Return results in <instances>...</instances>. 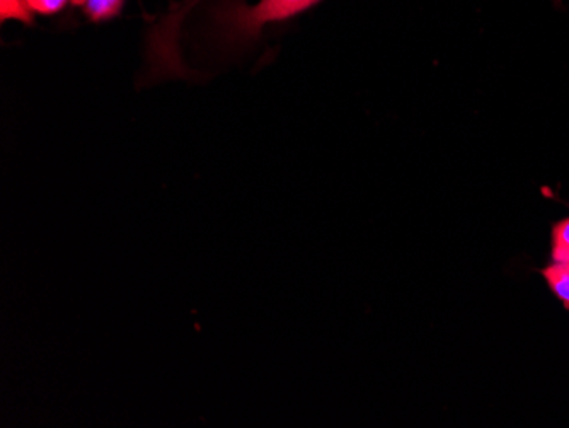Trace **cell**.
Returning a JSON list of instances; mask_svg holds the SVG:
<instances>
[{
    "instance_id": "obj_3",
    "label": "cell",
    "mask_w": 569,
    "mask_h": 428,
    "mask_svg": "<svg viewBox=\"0 0 569 428\" xmlns=\"http://www.w3.org/2000/svg\"><path fill=\"white\" fill-rule=\"evenodd\" d=\"M72 4L81 8L91 21L99 22L117 18L124 0H72Z\"/></svg>"
},
{
    "instance_id": "obj_2",
    "label": "cell",
    "mask_w": 569,
    "mask_h": 428,
    "mask_svg": "<svg viewBox=\"0 0 569 428\" xmlns=\"http://www.w3.org/2000/svg\"><path fill=\"white\" fill-rule=\"evenodd\" d=\"M540 273L545 277L552 296L561 302L566 311H569V265L551 263L542 268Z\"/></svg>"
},
{
    "instance_id": "obj_4",
    "label": "cell",
    "mask_w": 569,
    "mask_h": 428,
    "mask_svg": "<svg viewBox=\"0 0 569 428\" xmlns=\"http://www.w3.org/2000/svg\"><path fill=\"white\" fill-rule=\"evenodd\" d=\"M551 261L569 265V217L552 223Z\"/></svg>"
},
{
    "instance_id": "obj_6",
    "label": "cell",
    "mask_w": 569,
    "mask_h": 428,
    "mask_svg": "<svg viewBox=\"0 0 569 428\" xmlns=\"http://www.w3.org/2000/svg\"><path fill=\"white\" fill-rule=\"evenodd\" d=\"M26 4L38 14L53 16L62 11L69 0H26Z\"/></svg>"
},
{
    "instance_id": "obj_5",
    "label": "cell",
    "mask_w": 569,
    "mask_h": 428,
    "mask_svg": "<svg viewBox=\"0 0 569 428\" xmlns=\"http://www.w3.org/2000/svg\"><path fill=\"white\" fill-rule=\"evenodd\" d=\"M0 19L8 21V19H18V21L31 24L33 16L31 9L26 4V0H0Z\"/></svg>"
},
{
    "instance_id": "obj_1",
    "label": "cell",
    "mask_w": 569,
    "mask_h": 428,
    "mask_svg": "<svg viewBox=\"0 0 569 428\" xmlns=\"http://www.w3.org/2000/svg\"><path fill=\"white\" fill-rule=\"evenodd\" d=\"M321 0H260L254 8L229 2L217 12L220 33L230 44L249 43L260 37L270 22L287 21L318 6Z\"/></svg>"
}]
</instances>
